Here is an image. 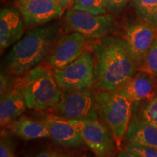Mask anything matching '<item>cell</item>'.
I'll use <instances>...</instances> for the list:
<instances>
[{
    "label": "cell",
    "mask_w": 157,
    "mask_h": 157,
    "mask_svg": "<svg viewBox=\"0 0 157 157\" xmlns=\"http://www.w3.org/2000/svg\"><path fill=\"white\" fill-rule=\"evenodd\" d=\"M58 157H72V156H68V155H64V154H60V155H59Z\"/></svg>",
    "instance_id": "cell-29"
},
{
    "label": "cell",
    "mask_w": 157,
    "mask_h": 157,
    "mask_svg": "<svg viewBox=\"0 0 157 157\" xmlns=\"http://www.w3.org/2000/svg\"><path fill=\"white\" fill-rule=\"evenodd\" d=\"M53 74L63 92L92 88L94 85V60L92 52L85 50L68 66L54 70Z\"/></svg>",
    "instance_id": "cell-7"
},
{
    "label": "cell",
    "mask_w": 157,
    "mask_h": 157,
    "mask_svg": "<svg viewBox=\"0 0 157 157\" xmlns=\"http://www.w3.org/2000/svg\"><path fill=\"white\" fill-rule=\"evenodd\" d=\"M65 20L72 31L95 40L111 35L116 28L115 20L110 13L93 15L71 9L66 11Z\"/></svg>",
    "instance_id": "cell-8"
},
{
    "label": "cell",
    "mask_w": 157,
    "mask_h": 157,
    "mask_svg": "<svg viewBox=\"0 0 157 157\" xmlns=\"http://www.w3.org/2000/svg\"><path fill=\"white\" fill-rule=\"evenodd\" d=\"M114 92L132 103H141L157 95V77L145 71H137L122 87Z\"/></svg>",
    "instance_id": "cell-12"
},
{
    "label": "cell",
    "mask_w": 157,
    "mask_h": 157,
    "mask_svg": "<svg viewBox=\"0 0 157 157\" xmlns=\"http://www.w3.org/2000/svg\"><path fill=\"white\" fill-rule=\"evenodd\" d=\"M60 154L57 153L56 151H53L51 150L43 151L39 153L35 157H58Z\"/></svg>",
    "instance_id": "cell-26"
},
{
    "label": "cell",
    "mask_w": 157,
    "mask_h": 157,
    "mask_svg": "<svg viewBox=\"0 0 157 157\" xmlns=\"http://www.w3.org/2000/svg\"><path fill=\"white\" fill-rule=\"evenodd\" d=\"M117 157H140L137 156L136 154H133V153L129 151L127 149H121L119 152H118Z\"/></svg>",
    "instance_id": "cell-27"
},
{
    "label": "cell",
    "mask_w": 157,
    "mask_h": 157,
    "mask_svg": "<svg viewBox=\"0 0 157 157\" xmlns=\"http://www.w3.org/2000/svg\"><path fill=\"white\" fill-rule=\"evenodd\" d=\"M71 9L93 15L108 13L105 8V0H75Z\"/></svg>",
    "instance_id": "cell-19"
},
{
    "label": "cell",
    "mask_w": 157,
    "mask_h": 157,
    "mask_svg": "<svg viewBox=\"0 0 157 157\" xmlns=\"http://www.w3.org/2000/svg\"><path fill=\"white\" fill-rule=\"evenodd\" d=\"M14 76L5 71H1L0 74V98L1 99L9 95L16 88L17 78H15Z\"/></svg>",
    "instance_id": "cell-22"
},
{
    "label": "cell",
    "mask_w": 157,
    "mask_h": 157,
    "mask_svg": "<svg viewBox=\"0 0 157 157\" xmlns=\"http://www.w3.org/2000/svg\"><path fill=\"white\" fill-rule=\"evenodd\" d=\"M157 77V34L153 41L148 53L143 70Z\"/></svg>",
    "instance_id": "cell-21"
},
{
    "label": "cell",
    "mask_w": 157,
    "mask_h": 157,
    "mask_svg": "<svg viewBox=\"0 0 157 157\" xmlns=\"http://www.w3.org/2000/svg\"><path fill=\"white\" fill-rule=\"evenodd\" d=\"M125 149L140 157H157V148L136 144H126Z\"/></svg>",
    "instance_id": "cell-24"
},
{
    "label": "cell",
    "mask_w": 157,
    "mask_h": 157,
    "mask_svg": "<svg viewBox=\"0 0 157 157\" xmlns=\"http://www.w3.org/2000/svg\"><path fill=\"white\" fill-rule=\"evenodd\" d=\"M16 88L24 98L27 108L37 111L52 110L63 94L53 71L41 65L17 78Z\"/></svg>",
    "instance_id": "cell-3"
},
{
    "label": "cell",
    "mask_w": 157,
    "mask_h": 157,
    "mask_svg": "<svg viewBox=\"0 0 157 157\" xmlns=\"http://www.w3.org/2000/svg\"><path fill=\"white\" fill-rule=\"evenodd\" d=\"M94 84L105 91H115L137 73L138 68L122 37L107 36L92 44Z\"/></svg>",
    "instance_id": "cell-1"
},
{
    "label": "cell",
    "mask_w": 157,
    "mask_h": 157,
    "mask_svg": "<svg viewBox=\"0 0 157 157\" xmlns=\"http://www.w3.org/2000/svg\"><path fill=\"white\" fill-rule=\"evenodd\" d=\"M25 23L18 9L5 7L0 11L1 53L13 46L24 35Z\"/></svg>",
    "instance_id": "cell-14"
},
{
    "label": "cell",
    "mask_w": 157,
    "mask_h": 157,
    "mask_svg": "<svg viewBox=\"0 0 157 157\" xmlns=\"http://www.w3.org/2000/svg\"><path fill=\"white\" fill-rule=\"evenodd\" d=\"M18 10L27 27L48 24L60 17L64 11L58 0H21Z\"/></svg>",
    "instance_id": "cell-11"
},
{
    "label": "cell",
    "mask_w": 157,
    "mask_h": 157,
    "mask_svg": "<svg viewBox=\"0 0 157 157\" xmlns=\"http://www.w3.org/2000/svg\"><path fill=\"white\" fill-rule=\"evenodd\" d=\"M135 103L137 104L140 114L148 122L157 127V95L148 101H144L141 104V106H140V103Z\"/></svg>",
    "instance_id": "cell-20"
},
{
    "label": "cell",
    "mask_w": 157,
    "mask_h": 157,
    "mask_svg": "<svg viewBox=\"0 0 157 157\" xmlns=\"http://www.w3.org/2000/svg\"><path fill=\"white\" fill-rule=\"evenodd\" d=\"M0 157H15V148L13 140L6 131L1 132Z\"/></svg>",
    "instance_id": "cell-23"
},
{
    "label": "cell",
    "mask_w": 157,
    "mask_h": 157,
    "mask_svg": "<svg viewBox=\"0 0 157 157\" xmlns=\"http://www.w3.org/2000/svg\"><path fill=\"white\" fill-rule=\"evenodd\" d=\"M137 18L157 28V0H132Z\"/></svg>",
    "instance_id": "cell-18"
},
{
    "label": "cell",
    "mask_w": 157,
    "mask_h": 157,
    "mask_svg": "<svg viewBox=\"0 0 157 157\" xmlns=\"http://www.w3.org/2000/svg\"><path fill=\"white\" fill-rule=\"evenodd\" d=\"M47 127L49 137L66 148H78L84 144L76 129L68 119L58 115H50L42 121Z\"/></svg>",
    "instance_id": "cell-15"
},
{
    "label": "cell",
    "mask_w": 157,
    "mask_h": 157,
    "mask_svg": "<svg viewBox=\"0 0 157 157\" xmlns=\"http://www.w3.org/2000/svg\"><path fill=\"white\" fill-rule=\"evenodd\" d=\"M99 117L112 133L117 147L121 146L132 113V103L114 91L101 90L96 93Z\"/></svg>",
    "instance_id": "cell-4"
},
{
    "label": "cell",
    "mask_w": 157,
    "mask_h": 157,
    "mask_svg": "<svg viewBox=\"0 0 157 157\" xmlns=\"http://www.w3.org/2000/svg\"><path fill=\"white\" fill-rule=\"evenodd\" d=\"M68 121L96 157H112L117 144L112 133L99 117Z\"/></svg>",
    "instance_id": "cell-5"
},
{
    "label": "cell",
    "mask_w": 157,
    "mask_h": 157,
    "mask_svg": "<svg viewBox=\"0 0 157 157\" xmlns=\"http://www.w3.org/2000/svg\"><path fill=\"white\" fill-rule=\"evenodd\" d=\"M24 98L17 88L1 99L0 124L1 127L8 126L24 112L26 109Z\"/></svg>",
    "instance_id": "cell-16"
},
{
    "label": "cell",
    "mask_w": 157,
    "mask_h": 157,
    "mask_svg": "<svg viewBox=\"0 0 157 157\" xmlns=\"http://www.w3.org/2000/svg\"><path fill=\"white\" fill-rule=\"evenodd\" d=\"M52 111L68 120L99 117L93 87L63 92L60 101Z\"/></svg>",
    "instance_id": "cell-6"
},
{
    "label": "cell",
    "mask_w": 157,
    "mask_h": 157,
    "mask_svg": "<svg viewBox=\"0 0 157 157\" xmlns=\"http://www.w3.org/2000/svg\"><path fill=\"white\" fill-rule=\"evenodd\" d=\"M129 0H105V8L110 14H118L126 7Z\"/></svg>",
    "instance_id": "cell-25"
},
{
    "label": "cell",
    "mask_w": 157,
    "mask_h": 157,
    "mask_svg": "<svg viewBox=\"0 0 157 157\" xmlns=\"http://www.w3.org/2000/svg\"><path fill=\"white\" fill-rule=\"evenodd\" d=\"M124 141L157 148V127L148 122L140 114L136 103H132V113Z\"/></svg>",
    "instance_id": "cell-13"
},
{
    "label": "cell",
    "mask_w": 157,
    "mask_h": 157,
    "mask_svg": "<svg viewBox=\"0 0 157 157\" xmlns=\"http://www.w3.org/2000/svg\"><path fill=\"white\" fill-rule=\"evenodd\" d=\"M8 127L12 132L25 140L49 137L47 127L42 121L39 122L25 117L17 118Z\"/></svg>",
    "instance_id": "cell-17"
},
{
    "label": "cell",
    "mask_w": 157,
    "mask_h": 157,
    "mask_svg": "<svg viewBox=\"0 0 157 157\" xmlns=\"http://www.w3.org/2000/svg\"><path fill=\"white\" fill-rule=\"evenodd\" d=\"M74 1L75 0H58L60 5L61 6V7L64 10L68 8L71 5H73Z\"/></svg>",
    "instance_id": "cell-28"
},
{
    "label": "cell",
    "mask_w": 157,
    "mask_h": 157,
    "mask_svg": "<svg viewBox=\"0 0 157 157\" xmlns=\"http://www.w3.org/2000/svg\"><path fill=\"white\" fill-rule=\"evenodd\" d=\"M87 38L76 31L66 34L58 39L48 57L49 63L54 70L68 66L84 52Z\"/></svg>",
    "instance_id": "cell-10"
},
{
    "label": "cell",
    "mask_w": 157,
    "mask_h": 157,
    "mask_svg": "<svg viewBox=\"0 0 157 157\" xmlns=\"http://www.w3.org/2000/svg\"><path fill=\"white\" fill-rule=\"evenodd\" d=\"M157 34V28L140 20L129 23L124 31V39L138 71L143 69L149 48Z\"/></svg>",
    "instance_id": "cell-9"
},
{
    "label": "cell",
    "mask_w": 157,
    "mask_h": 157,
    "mask_svg": "<svg viewBox=\"0 0 157 157\" xmlns=\"http://www.w3.org/2000/svg\"><path fill=\"white\" fill-rule=\"evenodd\" d=\"M60 24L52 22L34 27L12 46L5 59V71L21 76L48 58L58 40Z\"/></svg>",
    "instance_id": "cell-2"
},
{
    "label": "cell",
    "mask_w": 157,
    "mask_h": 157,
    "mask_svg": "<svg viewBox=\"0 0 157 157\" xmlns=\"http://www.w3.org/2000/svg\"><path fill=\"white\" fill-rule=\"evenodd\" d=\"M82 157H86V156H82Z\"/></svg>",
    "instance_id": "cell-30"
}]
</instances>
